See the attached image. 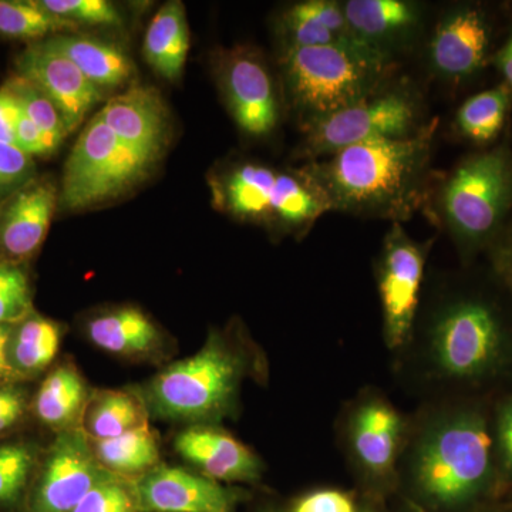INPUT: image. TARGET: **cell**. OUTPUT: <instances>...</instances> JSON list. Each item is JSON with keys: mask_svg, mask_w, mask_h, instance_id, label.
Returning <instances> with one entry per match:
<instances>
[{"mask_svg": "<svg viewBox=\"0 0 512 512\" xmlns=\"http://www.w3.org/2000/svg\"><path fill=\"white\" fill-rule=\"evenodd\" d=\"M498 481L494 429L478 407H439L410 429L399 484L420 511H473Z\"/></svg>", "mask_w": 512, "mask_h": 512, "instance_id": "1", "label": "cell"}, {"mask_svg": "<svg viewBox=\"0 0 512 512\" xmlns=\"http://www.w3.org/2000/svg\"><path fill=\"white\" fill-rule=\"evenodd\" d=\"M439 121L412 137L343 148L305 165L328 198L330 211L403 222L423 207Z\"/></svg>", "mask_w": 512, "mask_h": 512, "instance_id": "2", "label": "cell"}, {"mask_svg": "<svg viewBox=\"0 0 512 512\" xmlns=\"http://www.w3.org/2000/svg\"><path fill=\"white\" fill-rule=\"evenodd\" d=\"M214 330L195 355L165 367L140 392L148 414L192 426H215L237 410L239 394L261 357Z\"/></svg>", "mask_w": 512, "mask_h": 512, "instance_id": "3", "label": "cell"}, {"mask_svg": "<svg viewBox=\"0 0 512 512\" xmlns=\"http://www.w3.org/2000/svg\"><path fill=\"white\" fill-rule=\"evenodd\" d=\"M282 70L293 109L306 127L383 89L393 60L369 47H295L282 53Z\"/></svg>", "mask_w": 512, "mask_h": 512, "instance_id": "4", "label": "cell"}, {"mask_svg": "<svg viewBox=\"0 0 512 512\" xmlns=\"http://www.w3.org/2000/svg\"><path fill=\"white\" fill-rule=\"evenodd\" d=\"M510 343L503 315L493 302L458 296L441 305L431 318L424 360L437 379L476 383L504 369Z\"/></svg>", "mask_w": 512, "mask_h": 512, "instance_id": "5", "label": "cell"}, {"mask_svg": "<svg viewBox=\"0 0 512 512\" xmlns=\"http://www.w3.org/2000/svg\"><path fill=\"white\" fill-rule=\"evenodd\" d=\"M441 217L464 255L493 247L512 208V151L507 144L467 157L441 185Z\"/></svg>", "mask_w": 512, "mask_h": 512, "instance_id": "6", "label": "cell"}, {"mask_svg": "<svg viewBox=\"0 0 512 512\" xmlns=\"http://www.w3.org/2000/svg\"><path fill=\"white\" fill-rule=\"evenodd\" d=\"M217 191L229 214L292 234H306L330 212L325 192L305 167L278 171L268 165L237 164L222 175Z\"/></svg>", "mask_w": 512, "mask_h": 512, "instance_id": "7", "label": "cell"}, {"mask_svg": "<svg viewBox=\"0 0 512 512\" xmlns=\"http://www.w3.org/2000/svg\"><path fill=\"white\" fill-rule=\"evenodd\" d=\"M419 97L409 89L380 90L367 99L306 127L301 156L312 161L343 148L412 137L426 126Z\"/></svg>", "mask_w": 512, "mask_h": 512, "instance_id": "8", "label": "cell"}, {"mask_svg": "<svg viewBox=\"0 0 512 512\" xmlns=\"http://www.w3.org/2000/svg\"><path fill=\"white\" fill-rule=\"evenodd\" d=\"M151 164L121 141L96 114L66 161L63 207L82 210L119 197L147 174Z\"/></svg>", "mask_w": 512, "mask_h": 512, "instance_id": "9", "label": "cell"}, {"mask_svg": "<svg viewBox=\"0 0 512 512\" xmlns=\"http://www.w3.org/2000/svg\"><path fill=\"white\" fill-rule=\"evenodd\" d=\"M410 426L382 394H360L349 407L343 441L357 476L375 493L399 485V467Z\"/></svg>", "mask_w": 512, "mask_h": 512, "instance_id": "10", "label": "cell"}, {"mask_svg": "<svg viewBox=\"0 0 512 512\" xmlns=\"http://www.w3.org/2000/svg\"><path fill=\"white\" fill-rule=\"evenodd\" d=\"M427 251L429 247L410 238L400 222H393L384 237L376 281L390 350L406 349L413 340Z\"/></svg>", "mask_w": 512, "mask_h": 512, "instance_id": "11", "label": "cell"}, {"mask_svg": "<svg viewBox=\"0 0 512 512\" xmlns=\"http://www.w3.org/2000/svg\"><path fill=\"white\" fill-rule=\"evenodd\" d=\"M494 26L478 3H461L444 13L429 43L433 73L448 83H463L491 62Z\"/></svg>", "mask_w": 512, "mask_h": 512, "instance_id": "12", "label": "cell"}, {"mask_svg": "<svg viewBox=\"0 0 512 512\" xmlns=\"http://www.w3.org/2000/svg\"><path fill=\"white\" fill-rule=\"evenodd\" d=\"M104 471L82 429L59 433L37 478L29 512H72Z\"/></svg>", "mask_w": 512, "mask_h": 512, "instance_id": "13", "label": "cell"}, {"mask_svg": "<svg viewBox=\"0 0 512 512\" xmlns=\"http://www.w3.org/2000/svg\"><path fill=\"white\" fill-rule=\"evenodd\" d=\"M19 76L39 87L55 104L67 133L86 119L103 99V90L94 86L73 62L45 42L30 46L18 60Z\"/></svg>", "mask_w": 512, "mask_h": 512, "instance_id": "14", "label": "cell"}, {"mask_svg": "<svg viewBox=\"0 0 512 512\" xmlns=\"http://www.w3.org/2000/svg\"><path fill=\"white\" fill-rule=\"evenodd\" d=\"M140 512H235L237 491L197 471L158 464L136 478Z\"/></svg>", "mask_w": 512, "mask_h": 512, "instance_id": "15", "label": "cell"}, {"mask_svg": "<svg viewBox=\"0 0 512 512\" xmlns=\"http://www.w3.org/2000/svg\"><path fill=\"white\" fill-rule=\"evenodd\" d=\"M220 79L228 109L242 131L262 137L275 130L278 97L274 80L258 56L248 50L229 53L222 62Z\"/></svg>", "mask_w": 512, "mask_h": 512, "instance_id": "16", "label": "cell"}, {"mask_svg": "<svg viewBox=\"0 0 512 512\" xmlns=\"http://www.w3.org/2000/svg\"><path fill=\"white\" fill-rule=\"evenodd\" d=\"M177 453L202 476L218 483H256L262 461L242 441L215 426H192L174 440Z\"/></svg>", "mask_w": 512, "mask_h": 512, "instance_id": "17", "label": "cell"}, {"mask_svg": "<svg viewBox=\"0 0 512 512\" xmlns=\"http://www.w3.org/2000/svg\"><path fill=\"white\" fill-rule=\"evenodd\" d=\"M342 6L357 42L390 60L416 39L424 19L423 6L410 0H348Z\"/></svg>", "mask_w": 512, "mask_h": 512, "instance_id": "18", "label": "cell"}, {"mask_svg": "<svg viewBox=\"0 0 512 512\" xmlns=\"http://www.w3.org/2000/svg\"><path fill=\"white\" fill-rule=\"evenodd\" d=\"M100 119L121 141L154 163L167 144V113L160 94L147 86H131L99 111Z\"/></svg>", "mask_w": 512, "mask_h": 512, "instance_id": "19", "label": "cell"}, {"mask_svg": "<svg viewBox=\"0 0 512 512\" xmlns=\"http://www.w3.org/2000/svg\"><path fill=\"white\" fill-rule=\"evenodd\" d=\"M55 207L53 185H26L0 217V252L13 261H22L35 254L49 231Z\"/></svg>", "mask_w": 512, "mask_h": 512, "instance_id": "20", "label": "cell"}, {"mask_svg": "<svg viewBox=\"0 0 512 512\" xmlns=\"http://www.w3.org/2000/svg\"><path fill=\"white\" fill-rule=\"evenodd\" d=\"M279 33L284 50L332 45L365 46L353 37L342 2L335 0L293 3L279 19Z\"/></svg>", "mask_w": 512, "mask_h": 512, "instance_id": "21", "label": "cell"}, {"mask_svg": "<svg viewBox=\"0 0 512 512\" xmlns=\"http://www.w3.org/2000/svg\"><path fill=\"white\" fill-rule=\"evenodd\" d=\"M87 338L104 352L128 359H148L164 350L160 329L136 308H121L96 316L87 323Z\"/></svg>", "mask_w": 512, "mask_h": 512, "instance_id": "22", "label": "cell"}, {"mask_svg": "<svg viewBox=\"0 0 512 512\" xmlns=\"http://www.w3.org/2000/svg\"><path fill=\"white\" fill-rule=\"evenodd\" d=\"M45 43L76 64L100 90L116 89L133 77L134 66L130 57L111 43L67 35L52 36Z\"/></svg>", "mask_w": 512, "mask_h": 512, "instance_id": "23", "label": "cell"}, {"mask_svg": "<svg viewBox=\"0 0 512 512\" xmlns=\"http://www.w3.org/2000/svg\"><path fill=\"white\" fill-rule=\"evenodd\" d=\"M89 396L79 370L72 363H63L46 376L37 390L36 416L59 433L80 429Z\"/></svg>", "mask_w": 512, "mask_h": 512, "instance_id": "24", "label": "cell"}, {"mask_svg": "<svg viewBox=\"0 0 512 512\" xmlns=\"http://www.w3.org/2000/svg\"><path fill=\"white\" fill-rule=\"evenodd\" d=\"M190 50L187 16L181 2L165 3L148 25L144 55L160 76L175 80L183 73Z\"/></svg>", "mask_w": 512, "mask_h": 512, "instance_id": "25", "label": "cell"}, {"mask_svg": "<svg viewBox=\"0 0 512 512\" xmlns=\"http://www.w3.org/2000/svg\"><path fill=\"white\" fill-rule=\"evenodd\" d=\"M140 394L126 390H96L84 407L80 429L89 440H107L148 424Z\"/></svg>", "mask_w": 512, "mask_h": 512, "instance_id": "26", "label": "cell"}, {"mask_svg": "<svg viewBox=\"0 0 512 512\" xmlns=\"http://www.w3.org/2000/svg\"><path fill=\"white\" fill-rule=\"evenodd\" d=\"M90 444L100 466L117 476L138 478L160 464L157 434L148 424L114 439L90 440Z\"/></svg>", "mask_w": 512, "mask_h": 512, "instance_id": "27", "label": "cell"}, {"mask_svg": "<svg viewBox=\"0 0 512 512\" xmlns=\"http://www.w3.org/2000/svg\"><path fill=\"white\" fill-rule=\"evenodd\" d=\"M511 106L512 90L504 83L474 94L457 110L456 131L470 143L490 146L503 133Z\"/></svg>", "mask_w": 512, "mask_h": 512, "instance_id": "28", "label": "cell"}, {"mask_svg": "<svg viewBox=\"0 0 512 512\" xmlns=\"http://www.w3.org/2000/svg\"><path fill=\"white\" fill-rule=\"evenodd\" d=\"M62 330L53 320L28 316L13 329L10 360L20 376L37 375L50 365L59 352Z\"/></svg>", "mask_w": 512, "mask_h": 512, "instance_id": "29", "label": "cell"}, {"mask_svg": "<svg viewBox=\"0 0 512 512\" xmlns=\"http://www.w3.org/2000/svg\"><path fill=\"white\" fill-rule=\"evenodd\" d=\"M76 28L77 25L69 20L40 8L37 2L0 0V35L15 39H39Z\"/></svg>", "mask_w": 512, "mask_h": 512, "instance_id": "30", "label": "cell"}, {"mask_svg": "<svg viewBox=\"0 0 512 512\" xmlns=\"http://www.w3.org/2000/svg\"><path fill=\"white\" fill-rule=\"evenodd\" d=\"M72 512H140L136 478L104 471L100 480Z\"/></svg>", "mask_w": 512, "mask_h": 512, "instance_id": "31", "label": "cell"}, {"mask_svg": "<svg viewBox=\"0 0 512 512\" xmlns=\"http://www.w3.org/2000/svg\"><path fill=\"white\" fill-rule=\"evenodd\" d=\"M18 101L20 110L32 123L50 136L63 141L67 131L53 101L39 87L22 76H15L5 84Z\"/></svg>", "mask_w": 512, "mask_h": 512, "instance_id": "32", "label": "cell"}, {"mask_svg": "<svg viewBox=\"0 0 512 512\" xmlns=\"http://www.w3.org/2000/svg\"><path fill=\"white\" fill-rule=\"evenodd\" d=\"M28 276L12 262H0V325H19L32 315Z\"/></svg>", "mask_w": 512, "mask_h": 512, "instance_id": "33", "label": "cell"}, {"mask_svg": "<svg viewBox=\"0 0 512 512\" xmlns=\"http://www.w3.org/2000/svg\"><path fill=\"white\" fill-rule=\"evenodd\" d=\"M35 453L25 444L0 446V504L18 500L28 484Z\"/></svg>", "mask_w": 512, "mask_h": 512, "instance_id": "34", "label": "cell"}, {"mask_svg": "<svg viewBox=\"0 0 512 512\" xmlns=\"http://www.w3.org/2000/svg\"><path fill=\"white\" fill-rule=\"evenodd\" d=\"M37 5L74 25L116 26L123 22L116 6L106 0H37Z\"/></svg>", "mask_w": 512, "mask_h": 512, "instance_id": "35", "label": "cell"}, {"mask_svg": "<svg viewBox=\"0 0 512 512\" xmlns=\"http://www.w3.org/2000/svg\"><path fill=\"white\" fill-rule=\"evenodd\" d=\"M495 458L500 480L512 483V396L497 412L494 424Z\"/></svg>", "mask_w": 512, "mask_h": 512, "instance_id": "36", "label": "cell"}, {"mask_svg": "<svg viewBox=\"0 0 512 512\" xmlns=\"http://www.w3.org/2000/svg\"><path fill=\"white\" fill-rule=\"evenodd\" d=\"M355 498L336 488H322L303 495L291 512H359Z\"/></svg>", "mask_w": 512, "mask_h": 512, "instance_id": "37", "label": "cell"}, {"mask_svg": "<svg viewBox=\"0 0 512 512\" xmlns=\"http://www.w3.org/2000/svg\"><path fill=\"white\" fill-rule=\"evenodd\" d=\"M60 144H62V140L45 133L20 110L15 128V146L19 150L28 154L29 157L49 156V154L55 153Z\"/></svg>", "mask_w": 512, "mask_h": 512, "instance_id": "38", "label": "cell"}, {"mask_svg": "<svg viewBox=\"0 0 512 512\" xmlns=\"http://www.w3.org/2000/svg\"><path fill=\"white\" fill-rule=\"evenodd\" d=\"M33 170L32 157L13 144L0 143V191L25 184Z\"/></svg>", "mask_w": 512, "mask_h": 512, "instance_id": "39", "label": "cell"}, {"mask_svg": "<svg viewBox=\"0 0 512 512\" xmlns=\"http://www.w3.org/2000/svg\"><path fill=\"white\" fill-rule=\"evenodd\" d=\"M26 410V396L15 386L0 387V434L15 426Z\"/></svg>", "mask_w": 512, "mask_h": 512, "instance_id": "40", "label": "cell"}, {"mask_svg": "<svg viewBox=\"0 0 512 512\" xmlns=\"http://www.w3.org/2000/svg\"><path fill=\"white\" fill-rule=\"evenodd\" d=\"M20 113L18 101L8 87L0 89V143L15 146L16 121Z\"/></svg>", "mask_w": 512, "mask_h": 512, "instance_id": "41", "label": "cell"}, {"mask_svg": "<svg viewBox=\"0 0 512 512\" xmlns=\"http://www.w3.org/2000/svg\"><path fill=\"white\" fill-rule=\"evenodd\" d=\"M13 329L12 325H0V382L15 383L22 380L18 370L12 365L10 360V342H12Z\"/></svg>", "mask_w": 512, "mask_h": 512, "instance_id": "42", "label": "cell"}, {"mask_svg": "<svg viewBox=\"0 0 512 512\" xmlns=\"http://www.w3.org/2000/svg\"><path fill=\"white\" fill-rule=\"evenodd\" d=\"M491 259L498 276L512 275V228L501 234L491 247Z\"/></svg>", "mask_w": 512, "mask_h": 512, "instance_id": "43", "label": "cell"}, {"mask_svg": "<svg viewBox=\"0 0 512 512\" xmlns=\"http://www.w3.org/2000/svg\"><path fill=\"white\" fill-rule=\"evenodd\" d=\"M491 63L494 64L495 69L503 76V83L507 84L512 90V30L507 39H505L504 45L497 52L493 53Z\"/></svg>", "mask_w": 512, "mask_h": 512, "instance_id": "44", "label": "cell"}, {"mask_svg": "<svg viewBox=\"0 0 512 512\" xmlns=\"http://www.w3.org/2000/svg\"><path fill=\"white\" fill-rule=\"evenodd\" d=\"M500 278L501 281H503L505 288H507L512 295V275H501Z\"/></svg>", "mask_w": 512, "mask_h": 512, "instance_id": "45", "label": "cell"}, {"mask_svg": "<svg viewBox=\"0 0 512 512\" xmlns=\"http://www.w3.org/2000/svg\"><path fill=\"white\" fill-rule=\"evenodd\" d=\"M359 512H380L375 510V508H360Z\"/></svg>", "mask_w": 512, "mask_h": 512, "instance_id": "46", "label": "cell"}, {"mask_svg": "<svg viewBox=\"0 0 512 512\" xmlns=\"http://www.w3.org/2000/svg\"><path fill=\"white\" fill-rule=\"evenodd\" d=\"M266 512H278V511H272V510H271V511H266Z\"/></svg>", "mask_w": 512, "mask_h": 512, "instance_id": "47", "label": "cell"}]
</instances>
